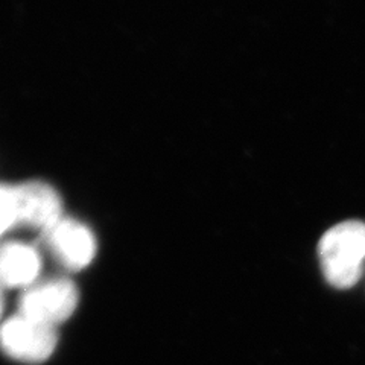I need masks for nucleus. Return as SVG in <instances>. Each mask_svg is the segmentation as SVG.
Returning <instances> with one entry per match:
<instances>
[{"mask_svg":"<svg viewBox=\"0 0 365 365\" xmlns=\"http://www.w3.org/2000/svg\"><path fill=\"white\" fill-rule=\"evenodd\" d=\"M79 306V289L71 279H41L23 291L19 300V314L58 329L71 319Z\"/></svg>","mask_w":365,"mask_h":365,"instance_id":"7ed1b4c3","label":"nucleus"},{"mask_svg":"<svg viewBox=\"0 0 365 365\" xmlns=\"http://www.w3.org/2000/svg\"><path fill=\"white\" fill-rule=\"evenodd\" d=\"M17 225L13 186H0V237Z\"/></svg>","mask_w":365,"mask_h":365,"instance_id":"0eeeda50","label":"nucleus"},{"mask_svg":"<svg viewBox=\"0 0 365 365\" xmlns=\"http://www.w3.org/2000/svg\"><path fill=\"white\" fill-rule=\"evenodd\" d=\"M44 237L53 259L68 271L86 269L96 259V235L81 221L63 218L44 233Z\"/></svg>","mask_w":365,"mask_h":365,"instance_id":"20e7f679","label":"nucleus"},{"mask_svg":"<svg viewBox=\"0 0 365 365\" xmlns=\"http://www.w3.org/2000/svg\"><path fill=\"white\" fill-rule=\"evenodd\" d=\"M17 209V225L46 233L61 221L63 201L60 193L44 181H26L13 186Z\"/></svg>","mask_w":365,"mask_h":365,"instance_id":"39448f33","label":"nucleus"},{"mask_svg":"<svg viewBox=\"0 0 365 365\" xmlns=\"http://www.w3.org/2000/svg\"><path fill=\"white\" fill-rule=\"evenodd\" d=\"M319 264L329 284L349 289L359 282L365 262V224L341 222L323 235L318 244Z\"/></svg>","mask_w":365,"mask_h":365,"instance_id":"f257e3e1","label":"nucleus"},{"mask_svg":"<svg viewBox=\"0 0 365 365\" xmlns=\"http://www.w3.org/2000/svg\"><path fill=\"white\" fill-rule=\"evenodd\" d=\"M58 349V329L16 314L0 326V351L11 361L25 365L48 362Z\"/></svg>","mask_w":365,"mask_h":365,"instance_id":"f03ea898","label":"nucleus"},{"mask_svg":"<svg viewBox=\"0 0 365 365\" xmlns=\"http://www.w3.org/2000/svg\"><path fill=\"white\" fill-rule=\"evenodd\" d=\"M4 307H5V300H4V289L0 288V326L5 322L4 318Z\"/></svg>","mask_w":365,"mask_h":365,"instance_id":"6e6552de","label":"nucleus"},{"mask_svg":"<svg viewBox=\"0 0 365 365\" xmlns=\"http://www.w3.org/2000/svg\"><path fill=\"white\" fill-rule=\"evenodd\" d=\"M43 257L40 251L21 241L0 244V288L26 291L41 280Z\"/></svg>","mask_w":365,"mask_h":365,"instance_id":"423d86ee","label":"nucleus"}]
</instances>
